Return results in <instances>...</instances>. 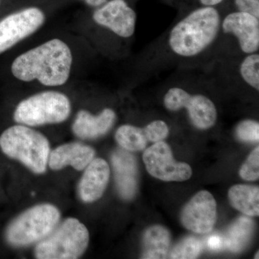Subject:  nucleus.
I'll return each instance as SVG.
<instances>
[{
	"instance_id": "f257e3e1",
	"label": "nucleus",
	"mask_w": 259,
	"mask_h": 259,
	"mask_svg": "<svg viewBox=\"0 0 259 259\" xmlns=\"http://www.w3.org/2000/svg\"><path fill=\"white\" fill-rule=\"evenodd\" d=\"M72 62L69 46L55 38L20 54L12 64L11 72L22 81L37 80L44 86L59 87L69 79Z\"/></svg>"
},
{
	"instance_id": "f03ea898",
	"label": "nucleus",
	"mask_w": 259,
	"mask_h": 259,
	"mask_svg": "<svg viewBox=\"0 0 259 259\" xmlns=\"http://www.w3.org/2000/svg\"><path fill=\"white\" fill-rule=\"evenodd\" d=\"M221 28V15L215 8H198L172 28L168 35V46L181 57L198 56L212 45Z\"/></svg>"
},
{
	"instance_id": "7ed1b4c3",
	"label": "nucleus",
	"mask_w": 259,
	"mask_h": 259,
	"mask_svg": "<svg viewBox=\"0 0 259 259\" xmlns=\"http://www.w3.org/2000/svg\"><path fill=\"white\" fill-rule=\"evenodd\" d=\"M0 148L7 156L18 160L35 174L46 171L50 145L44 135L25 125L12 126L0 136Z\"/></svg>"
},
{
	"instance_id": "20e7f679",
	"label": "nucleus",
	"mask_w": 259,
	"mask_h": 259,
	"mask_svg": "<svg viewBox=\"0 0 259 259\" xmlns=\"http://www.w3.org/2000/svg\"><path fill=\"white\" fill-rule=\"evenodd\" d=\"M71 102L64 94L46 91L20 102L15 109L14 120L27 126L61 123L69 117Z\"/></svg>"
},
{
	"instance_id": "39448f33",
	"label": "nucleus",
	"mask_w": 259,
	"mask_h": 259,
	"mask_svg": "<svg viewBox=\"0 0 259 259\" xmlns=\"http://www.w3.org/2000/svg\"><path fill=\"white\" fill-rule=\"evenodd\" d=\"M88 230L75 218H68L54 232L41 240L35 249L39 259H76L88 246Z\"/></svg>"
},
{
	"instance_id": "423d86ee",
	"label": "nucleus",
	"mask_w": 259,
	"mask_h": 259,
	"mask_svg": "<svg viewBox=\"0 0 259 259\" xmlns=\"http://www.w3.org/2000/svg\"><path fill=\"white\" fill-rule=\"evenodd\" d=\"M60 219V212L55 206L39 204L24 212L8 227V242L23 246L41 241L53 232Z\"/></svg>"
},
{
	"instance_id": "0eeeda50",
	"label": "nucleus",
	"mask_w": 259,
	"mask_h": 259,
	"mask_svg": "<svg viewBox=\"0 0 259 259\" xmlns=\"http://www.w3.org/2000/svg\"><path fill=\"white\" fill-rule=\"evenodd\" d=\"M163 105L171 112L186 109L191 122L199 130L210 128L217 120V109L210 99L202 95H190L182 88L169 89L163 97Z\"/></svg>"
},
{
	"instance_id": "6e6552de",
	"label": "nucleus",
	"mask_w": 259,
	"mask_h": 259,
	"mask_svg": "<svg viewBox=\"0 0 259 259\" xmlns=\"http://www.w3.org/2000/svg\"><path fill=\"white\" fill-rule=\"evenodd\" d=\"M39 8L32 7L7 15L0 20V54L30 36L45 23Z\"/></svg>"
},
{
	"instance_id": "1a4fd4ad",
	"label": "nucleus",
	"mask_w": 259,
	"mask_h": 259,
	"mask_svg": "<svg viewBox=\"0 0 259 259\" xmlns=\"http://www.w3.org/2000/svg\"><path fill=\"white\" fill-rule=\"evenodd\" d=\"M148 173L166 182H183L192 177L190 165L178 162L172 154L171 148L163 141L155 143L145 151L143 156Z\"/></svg>"
},
{
	"instance_id": "9d476101",
	"label": "nucleus",
	"mask_w": 259,
	"mask_h": 259,
	"mask_svg": "<svg viewBox=\"0 0 259 259\" xmlns=\"http://www.w3.org/2000/svg\"><path fill=\"white\" fill-rule=\"evenodd\" d=\"M217 221V203L212 194L200 191L181 213V222L189 231L199 234L210 233Z\"/></svg>"
},
{
	"instance_id": "9b49d317",
	"label": "nucleus",
	"mask_w": 259,
	"mask_h": 259,
	"mask_svg": "<svg viewBox=\"0 0 259 259\" xmlns=\"http://www.w3.org/2000/svg\"><path fill=\"white\" fill-rule=\"evenodd\" d=\"M93 20L100 26L124 38L132 36L136 31V12L125 0H110L93 13Z\"/></svg>"
},
{
	"instance_id": "f8f14e48",
	"label": "nucleus",
	"mask_w": 259,
	"mask_h": 259,
	"mask_svg": "<svg viewBox=\"0 0 259 259\" xmlns=\"http://www.w3.org/2000/svg\"><path fill=\"white\" fill-rule=\"evenodd\" d=\"M221 28L225 33L231 34L236 37L244 54H253L258 51V18L243 12H234L223 19Z\"/></svg>"
},
{
	"instance_id": "ddd939ff",
	"label": "nucleus",
	"mask_w": 259,
	"mask_h": 259,
	"mask_svg": "<svg viewBox=\"0 0 259 259\" xmlns=\"http://www.w3.org/2000/svg\"><path fill=\"white\" fill-rule=\"evenodd\" d=\"M112 163L119 193L123 199H132L137 189L136 158L126 150L117 149L112 153Z\"/></svg>"
},
{
	"instance_id": "4468645a",
	"label": "nucleus",
	"mask_w": 259,
	"mask_h": 259,
	"mask_svg": "<svg viewBox=\"0 0 259 259\" xmlns=\"http://www.w3.org/2000/svg\"><path fill=\"white\" fill-rule=\"evenodd\" d=\"M110 167L102 158L90 162L79 185L80 198L84 202H93L102 197L110 178Z\"/></svg>"
},
{
	"instance_id": "2eb2a0df",
	"label": "nucleus",
	"mask_w": 259,
	"mask_h": 259,
	"mask_svg": "<svg viewBox=\"0 0 259 259\" xmlns=\"http://www.w3.org/2000/svg\"><path fill=\"white\" fill-rule=\"evenodd\" d=\"M115 120L116 114L112 109H104L97 115H92L86 110H80L73 123L72 131L79 139H97L106 134Z\"/></svg>"
},
{
	"instance_id": "dca6fc26",
	"label": "nucleus",
	"mask_w": 259,
	"mask_h": 259,
	"mask_svg": "<svg viewBox=\"0 0 259 259\" xmlns=\"http://www.w3.org/2000/svg\"><path fill=\"white\" fill-rule=\"evenodd\" d=\"M95 155V150L90 146L79 143H71L59 146L50 153L49 164L53 170L71 166L75 169L81 171L93 161Z\"/></svg>"
},
{
	"instance_id": "f3484780",
	"label": "nucleus",
	"mask_w": 259,
	"mask_h": 259,
	"mask_svg": "<svg viewBox=\"0 0 259 259\" xmlns=\"http://www.w3.org/2000/svg\"><path fill=\"white\" fill-rule=\"evenodd\" d=\"M171 234L165 227H150L143 238L142 258H166L169 251Z\"/></svg>"
},
{
	"instance_id": "a211bd4d",
	"label": "nucleus",
	"mask_w": 259,
	"mask_h": 259,
	"mask_svg": "<svg viewBox=\"0 0 259 259\" xmlns=\"http://www.w3.org/2000/svg\"><path fill=\"white\" fill-rule=\"evenodd\" d=\"M230 202L235 209L247 216H258V187L245 185L233 186L228 192Z\"/></svg>"
},
{
	"instance_id": "6ab92c4d",
	"label": "nucleus",
	"mask_w": 259,
	"mask_h": 259,
	"mask_svg": "<svg viewBox=\"0 0 259 259\" xmlns=\"http://www.w3.org/2000/svg\"><path fill=\"white\" fill-rule=\"evenodd\" d=\"M254 229V223L250 218L241 217L227 231L224 245L231 251H241L249 243Z\"/></svg>"
},
{
	"instance_id": "aec40b11",
	"label": "nucleus",
	"mask_w": 259,
	"mask_h": 259,
	"mask_svg": "<svg viewBox=\"0 0 259 259\" xmlns=\"http://www.w3.org/2000/svg\"><path fill=\"white\" fill-rule=\"evenodd\" d=\"M115 139L127 151H139L146 148L148 139L144 128L131 125L120 126L116 131Z\"/></svg>"
},
{
	"instance_id": "412c9836",
	"label": "nucleus",
	"mask_w": 259,
	"mask_h": 259,
	"mask_svg": "<svg viewBox=\"0 0 259 259\" xmlns=\"http://www.w3.org/2000/svg\"><path fill=\"white\" fill-rule=\"evenodd\" d=\"M240 74L247 84L259 91V54H247L240 65Z\"/></svg>"
},
{
	"instance_id": "4be33fe9",
	"label": "nucleus",
	"mask_w": 259,
	"mask_h": 259,
	"mask_svg": "<svg viewBox=\"0 0 259 259\" xmlns=\"http://www.w3.org/2000/svg\"><path fill=\"white\" fill-rule=\"evenodd\" d=\"M202 249V243L199 240L195 237H187L172 249L169 257L175 259L197 258Z\"/></svg>"
},
{
	"instance_id": "5701e85b",
	"label": "nucleus",
	"mask_w": 259,
	"mask_h": 259,
	"mask_svg": "<svg viewBox=\"0 0 259 259\" xmlns=\"http://www.w3.org/2000/svg\"><path fill=\"white\" fill-rule=\"evenodd\" d=\"M236 136L244 142L258 143L259 141V124L252 120L242 121L237 126Z\"/></svg>"
},
{
	"instance_id": "b1692460",
	"label": "nucleus",
	"mask_w": 259,
	"mask_h": 259,
	"mask_svg": "<svg viewBox=\"0 0 259 259\" xmlns=\"http://www.w3.org/2000/svg\"><path fill=\"white\" fill-rule=\"evenodd\" d=\"M240 176L243 180L255 181L259 178V148L256 147L241 166Z\"/></svg>"
},
{
	"instance_id": "393cba45",
	"label": "nucleus",
	"mask_w": 259,
	"mask_h": 259,
	"mask_svg": "<svg viewBox=\"0 0 259 259\" xmlns=\"http://www.w3.org/2000/svg\"><path fill=\"white\" fill-rule=\"evenodd\" d=\"M144 129L148 141L153 143L163 141L169 134L168 125L162 120L153 121Z\"/></svg>"
},
{
	"instance_id": "a878e982",
	"label": "nucleus",
	"mask_w": 259,
	"mask_h": 259,
	"mask_svg": "<svg viewBox=\"0 0 259 259\" xmlns=\"http://www.w3.org/2000/svg\"><path fill=\"white\" fill-rule=\"evenodd\" d=\"M238 11L248 13L259 19V0H235Z\"/></svg>"
},
{
	"instance_id": "bb28decb",
	"label": "nucleus",
	"mask_w": 259,
	"mask_h": 259,
	"mask_svg": "<svg viewBox=\"0 0 259 259\" xmlns=\"http://www.w3.org/2000/svg\"><path fill=\"white\" fill-rule=\"evenodd\" d=\"M207 245L211 250H220L222 249L223 245H224V240L219 235H212L209 237L207 241Z\"/></svg>"
},
{
	"instance_id": "cd10ccee",
	"label": "nucleus",
	"mask_w": 259,
	"mask_h": 259,
	"mask_svg": "<svg viewBox=\"0 0 259 259\" xmlns=\"http://www.w3.org/2000/svg\"><path fill=\"white\" fill-rule=\"evenodd\" d=\"M224 0H199L204 7H214L221 4Z\"/></svg>"
},
{
	"instance_id": "c85d7f7f",
	"label": "nucleus",
	"mask_w": 259,
	"mask_h": 259,
	"mask_svg": "<svg viewBox=\"0 0 259 259\" xmlns=\"http://www.w3.org/2000/svg\"><path fill=\"white\" fill-rule=\"evenodd\" d=\"M87 5L91 7H100L101 5L105 4L107 0H83Z\"/></svg>"
},
{
	"instance_id": "c756f323",
	"label": "nucleus",
	"mask_w": 259,
	"mask_h": 259,
	"mask_svg": "<svg viewBox=\"0 0 259 259\" xmlns=\"http://www.w3.org/2000/svg\"><path fill=\"white\" fill-rule=\"evenodd\" d=\"M255 258H258V251L257 252V254L255 255Z\"/></svg>"
},
{
	"instance_id": "7c9ffc66",
	"label": "nucleus",
	"mask_w": 259,
	"mask_h": 259,
	"mask_svg": "<svg viewBox=\"0 0 259 259\" xmlns=\"http://www.w3.org/2000/svg\"><path fill=\"white\" fill-rule=\"evenodd\" d=\"M0 3H1V0H0Z\"/></svg>"
}]
</instances>
